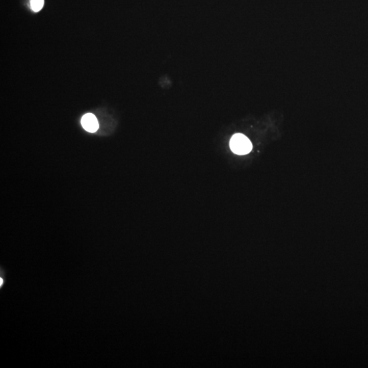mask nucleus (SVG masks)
Here are the masks:
<instances>
[{"label": "nucleus", "instance_id": "4", "mask_svg": "<svg viewBox=\"0 0 368 368\" xmlns=\"http://www.w3.org/2000/svg\"><path fill=\"white\" fill-rule=\"evenodd\" d=\"M7 273L3 268L0 269V288H3L5 285L6 281H7V277H6Z\"/></svg>", "mask_w": 368, "mask_h": 368}, {"label": "nucleus", "instance_id": "2", "mask_svg": "<svg viewBox=\"0 0 368 368\" xmlns=\"http://www.w3.org/2000/svg\"><path fill=\"white\" fill-rule=\"evenodd\" d=\"M83 128L89 133H96L99 128V123L96 117L92 113H87L82 119Z\"/></svg>", "mask_w": 368, "mask_h": 368}, {"label": "nucleus", "instance_id": "3", "mask_svg": "<svg viewBox=\"0 0 368 368\" xmlns=\"http://www.w3.org/2000/svg\"><path fill=\"white\" fill-rule=\"evenodd\" d=\"M30 5H31L32 9L34 12H39L43 7L44 0H31Z\"/></svg>", "mask_w": 368, "mask_h": 368}, {"label": "nucleus", "instance_id": "1", "mask_svg": "<svg viewBox=\"0 0 368 368\" xmlns=\"http://www.w3.org/2000/svg\"><path fill=\"white\" fill-rule=\"evenodd\" d=\"M230 147L232 152L238 155H246L252 149V143L247 137L242 134H235L230 141Z\"/></svg>", "mask_w": 368, "mask_h": 368}]
</instances>
